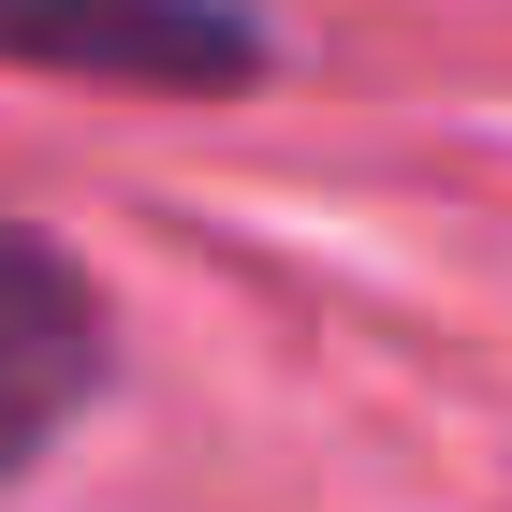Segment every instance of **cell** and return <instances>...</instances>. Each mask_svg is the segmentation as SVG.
Returning a JSON list of instances; mask_svg holds the SVG:
<instances>
[{
	"instance_id": "6da1fadb",
	"label": "cell",
	"mask_w": 512,
	"mask_h": 512,
	"mask_svg": "<svg viewBox=\"0 0 512 512\" xmlns=\"http://www.w3.org/2000/svg\"><path fill=\"white\" fill-rule=\"evenodd\" d=\"M0 59L88 88H249L264 30L249 0H0Z\"/></svg>"
},
{
	"instance_id": "7a4b0ae2",
	"label": "cell",
	"mask_w": 512,
	"mask_h": 512,
	"mask_svg": "<svg viewBox=\"0 0 512 512\" xmlns=\"http://www.w3.org/2000/svg\"><path fill=\"white\" fill-rule=\"evenodd\" d=\"M103 395V293L30 220H0V483Z\"/></svg>"
}]
</instances>
